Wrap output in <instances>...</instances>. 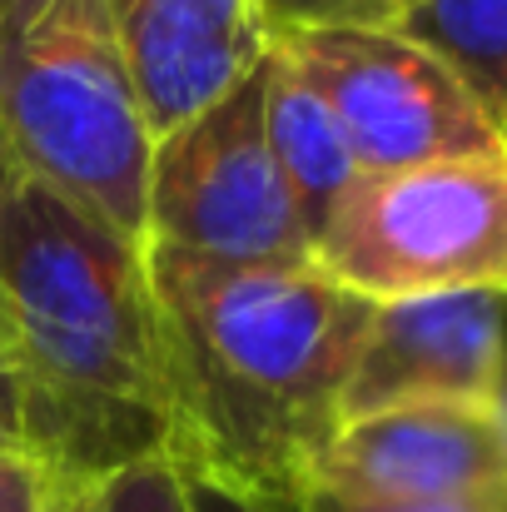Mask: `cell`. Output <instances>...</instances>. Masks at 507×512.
<instances>
[{
  "instance_id": "ac0fdd59",
  "label": "cell",
  "mask_w": 507,
  "mask_h": 512,
  "mask_svg": "<svg viewBox=\"0 0 507 512\" xmlns=\"http://www.w3.org/2000/svg\"><path fill=\"white\" fill-rule=\"evenodd\" d=\"M493 413H498V423L507 433V363H503V378H498V393H493Z\"/></svg>"
},
{
  "instance_id": "8fae6325",
  "label": "cell",
  "mask_w": 507,
  "mask_h": 512,
  "mask_svg": "<svg viewBox=\"0 0 507 512\" xmlns=\"http://www.w3.org/2000/svg\"><path fill=\"white\" fill-rule=\"evenodd\" d=\"M393 30L473 95L507 145V0H408Z\"/></svg>"
},
{
  "instance_id": "277c9868",
  "label": "cell",
  "mask_w": 507,
  "mask_h": 512,
  "mask_svg": "<svg viewBox=\"0 0 507 512\" xmlns=\"http://www.w3.org/2000/svg\"><path fill=\"white\" fill-rule=\"evenodd\" d=\"M314 264L368 304L507 294V150L358 174Z\"/></svg>"
},
{
  "instance_id": "30bf717a",
  "label": "cell",
  "mask_w": 507,
  "mask_h": 512,
  "mask_svg": "<svg viewBox=\"0 0 507 512\" xmlns=\"http://www.w3.org/2000/svg\"><path fill=\"white\" fill-rule=\"evenodd\" d=\"M259 90H264V135L269 150L279 160V174L294 194V209L309 229V244L319 239V229L329 224L338 199L353 189L358 165L353 150L329 115L324 95L299 75V65L284 50H264L259 60Z\"/></svg>"
},
{
  "instance_id": "8992f818",
  "label": "cell",
  "mask_w": 507,
  "mask_h": 512,
  "mask_svg": "<svg viewBox=\"0 0 507 512\" xmlns=\"http://www.w3.org/2000/svg\"><path fill=\"white\" fill-rule=\"evenodd\" d=\"M269 45L324 95L358 174L507 150L473 95L398 30H299Z\"/></svg>"
},
{
  "instance_id": "6da1fadb",
  "label": "cell",
  "mask_w": 507,
  "mask_h": 512,
  "mask_svg": "<svg viewBox=\"0 0 507 512\" xmlns=\"http://www.w3.org/2000/svg\"><path fill=\"white\" fill-rule=\"evenodd\" d=\"M0 343L25 448L80 498L169 458L179 413L145 244L50 184L0 170Z\"/></svg>"
},
{
  "instance_id": "2e32d148",
  "label": "cell",
  "mask_w": 507,
  "mask_h": 512,
  "mask_svg": "<svg viewBox=\"0 0 507 512\" xmlns=\"http://www.w3.org/2000/svg\"><path fill=\"white\" fill-rule=\"evenodd\" d=\"M309 512H488V498H458V503H368V498H343L329 488H304Z\"/></svg>"
},
{
  "instance_id": "4fadbf2b",
  "label": "cell",
  "mask_w": 507,
  "mask_h": 512,
  "mask_svg": "<svg viewBox=\"0 0 507 512\" xmlns=\"http://www.w3.org/2000/svg\"><path fill=\"white\" fill-rule=\"evenodd\" d=\"M179 488L189 512H309L304 488H269V483H244L219 468H204L194 458H174Z\"/></svg>"
},
{
  "instance_id": "44dd1931",
  "label": "cell",
  "mask_w": 507,
  "mask_h": 512,
  "mask_svg": "<svg viewBox=\"0 0 507 512\" xmlns=\"http://www.w3.org/2000/svg\"><path fill=\"white\" fill-rule=\"evenodd\" d=\"M0 170H5V155H0Z\"/></svg>"
},
{
  "instance_id": "3957f363",
  "label": "cell",
  "mask_w": 507,
  "mask_h": 512,
  "mask_svg": "<svg viewBox=\"0 0 507 512\" xmlns=\"http://www.w3.org/2000/svg\"><path fill=\"white\" fill-rule=\"evenodd\" d=\"M150 150L110 0H0V155L145 244Z\"/></svg>"
},
{
  "instance_id": "7a4b0ae2",
  "label": "cell",
  "mask_w": 507,
  "mask_h": 512,
  "mask_svg": "<svg viewBox=\"0 0 507 512\" xmlns=\"http://www.w3.org/2000/svg\"><path fill=\"white\" fill-rule=\"evenodd\" d=\"M179 448L244 483L309 488L343 423L373 304L309 264H209L145 249Z\"/></svg>"
},
{
  "instance_id": "9c48e42d",
  "label": "cell",
  "mask_w": 507,
  "mask_h": 512,
  "mask_svg": "<svg viewBox=\"0 0 507 512\" xmlns=\"http://www.w3.org/2000/svg\"><path fill=\"white\" fill-rule=\"evenodd\" d=\"M150 140L229 95L269 50L254 0H110Z\"/></svg>"
},
{
  "instance_id": "ffe728a7",
  "label": "cell",
  "mask_w": 507,
  "mask_h": 512,
  "mask_svg": "<svg viewBox=\"0 0 507 512\" xmlns=\"http://www.w3.org/2000/svg\"><path fill=\"white\" fill-rule=\"evenodd\" d=\"M70 512H95V498H85V503H75Z\"/></svg>"
},
{
  "instance_id": "9a60e30c",
  "label": "cell",
  "mask_w": 507,
  "mask_h": 512,
  "mask_svg": "<svg viewBox=\"0 0 507 512\" xmlns=\"http://www.w3.org/2000/svg\"><path fill=\"white\" fill-rule=\"evenodd\" d=\"M95 512H189L174 458H150L95 488Z\"/></svg>"
},
{
  "instance_id": "ba28073f",
  "label": "cell",
  "mask_w": 507,
  "mask_h": 512,
  "mask_svg": "<svg viewBox=\"0 0 507 512\" xmlns=\"http://www.w3.org/2000/svg\"><path fill=\"white\" fill-rule=\"evenodd\" d=\"M507 483V433L493 408L408 403L338 423L309 488L368 503H458Z\"/></svg>"
},
{
  "instance_id": "5bb4252c",
  "label": "cell",
  "mask_w": 507,
  "mask_h": 512,
  "mask_svg": "<svg viewBox=\"0 0 507 512\" xmlns=\"http://www.w3.org/2000/svg\"><path fill=\"white\" fill-rule=\"evenodd\" d=\"M85 503L70 493L25 443H0V512H70Z\"/></svg>"
},
{
  "instance_id": "7c38bea8",
  "label": "cell",
  "mask_w": 507,
  "mask_h": 512,
  "mask_svg": "<svg viewBox=\"0 0 507 512\" xmlns=\"http://www.w3.org/2000/svg\"><path fill=\"white\" fill-rule=\"evenodd\" d=\"M264 35H299V30H393L408 0H254Z\"/></svg>"
},
{
  "instance_id": "5b68a950",
  "label": "cell",
  "mask_w": 507,
  "mask_h": 512,
  "mask_svg": "<svg viewBox=\"0 0 507 512\" xmlns=\"http://www.w3.org/2000/svg\"><path fill=\"white\" fill-rule=\"evenodd\" d=\"M145 249L209 264H309L314 244L264 135L259 65L150 150Z\"/></svg>"
},
{
  "instance_id": "e0dca14e",
  "label": "cell",
  "mask_w": 507,
  "mask_h": 512,
  "mask_svg": "<svg viewBox=\"0 0 507 512\" xmlns=\"http://www.w3.org/2000/svg\"><path fill=\"white\" fill-rule=\"evenodd\" d=\"M0 443H25V428H20V388H15L5 343H0Z\"/></svg>"
},
{
  "instance_id": "52a82bcc",
  "label": "cell",
  "mask_w": 507,
  "mask_h": 512,
  "mask_svg": "<svg viewBox=\"0 0 507 512\" xmlns=\"http://www.w3.org/2000/svg\"><path fill=\"white\" fill-rule=\"evenodd\" d=\"M503 363L507 294H433L373 304L343 388V423L408 403L493 408Z\"/></svg>"
},
{
  "instance_id": "d6986e66",
  "label": "cell",
  "mask_w": 507,
  "mask_h": 512,
  "mask_svg": "<svg viewBox=\"0 0 507 512\" xmlns=\"http://www.w3.org/2000/svg\"><path fill=\"white\" fill-rule=\"evenodd\" d=\"M488 512H507V483H498V488L488 493Z\"/></svg>"
}]
</instances>
